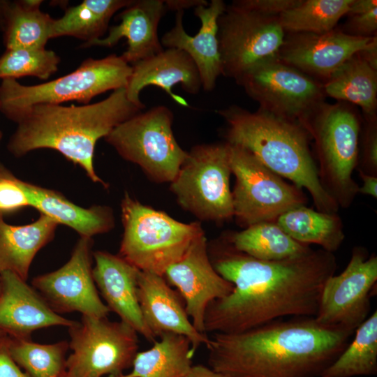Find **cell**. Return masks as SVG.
Wrapping results in <instances>:
<instances>
[{
	"label": "cell",
	"instance_id": "603a6c76",
	"mask_svg": "<svg viewBox=\"0 0 377 377\" xmlns=\"http://www.w3.org/2000/svg\"><path fill=\"white\" fill-rule=\"evenodd\" d=\"M165 11L163 0H133L118 15L119 24L110 27L105 37L82 48L112 47L126 38L127 49L121 56L128 64L133 65L149 58L163 50L158 27Z\"/></svg>",
	"mask_w": 377,
	"mask_h": 377
},
{
	"label": "cell",
	"instance_id": "2e32d148",
	"mask_svg": "<svg viewBox=\"0 0 377 377\" xmlns=\"http://www.w3.org/2000/svg\"><path fill=\"white\" fill-rule=\"evenodd\" d=\"M163 277L169 285L177 288L192 324L203 334H207L204 320L209 304L228 295L234 288L214 269L205 234L198 237L185 255L165 271Z\"/></svg>",
	"mask_w": 377,
	"mask_h": 377
},
{
	"label": "cell",
	"instance_id": "ab89813d",
	"mask_svg": "<svg viewBox=\"0 0 377 377\" xmlns=\"http://www.w3.org/2000/svg\"><path fill=\"white\" fill-rule=\"evenodd\" d=\"M7 339L8 336L0 341V377H29L12 359Z\"/></svg>",
	"mask_w": 377,
	"mask_h": 377
},
{
	"label": "cell",
	"instance_id": "60d3db41",
	"mask_svg": "<svg viewBox=\"0 0 377 377\" xmlns=\"http://www.w3.org/2000/svg\"><path fill=\"white\" fill-rule=\"evenodd\" d=\"M360 57L372 68L377 71V37L373 36L369 42L358 52Z\"/></svg>",
	"mask_w": 377,
	"mask_h": 377
},
{
	"label": "cell",
	"instance_id": "8fae6325",
	"mask_svg": "<svg viewBox=\"0 0 377 377\" xmlns=\"http://www.w3.org/2000/svg\"><path fill=\"white\" fill-rule=\"evenodd\" d=\"M285 38L279 16L259 13L233 1L218 19L222 75L237 82L257 64L279 58Z\"/></svg>",
	"mask_w": 377,
	"mask_h": 377
},
{
	"label": "cell",
	"instance_id": "d4e9b609",
	"mask_svg": "<svg viewBox=\"0 0 377 377\" xmlns=\"http://www.w3.org/2000/svg\"><path fill=\"white\" fill-rule=\"evenodd\" d=\"M0 213V272L9 271L27 281L36 253L51 242L58 223L40 214L33 223L14 226Z\"/></svg>",
	"mask_w": 377,
	"mask_h": 377
},
{
	"label": "cell",
	"instance_id": "52a82bcc",
	"mask_svg": "<svg viewBox=\"0 0 377 377\" xmlns=\"http://www.w3.org/2000/svg\"><path fill=\"white\" fill-rule=\"evenodd\" d=\"M306 129L315 142L322 186L339 207H350L359 190L353 177L360 156L358 116L345 105L323 103L309 118Z\"/></svg>",
	"mask_w": 377,
	"mask_h": 377
},
{
	"label": "cell",
	"instance_id": "9a60e30c",
	"mask_svg": "<svg viewBox=\"0 0 377 377\" xmlns=\"http://www.w3.org/2000/svg\"><path fill=\"white\" fill-rule=\"evenodd\" d=\"M92 244V238L80 237L65 265L32 280L33 288L57 313L77 311L82 316L107 318L110 312L93 279Z\"/></svg>",
	"mask_w": 377,
	"mask_h": 377
},
{
	"label": "cell",
	"instance_id": "8d00e7d4",
	"mask_svg": "<svg viewBox=\"0 0 377 377\" xmlns=\"http://www.w3.org/2000/svg\"><path fill=\"white\" fill-rule=\"evenodd\" d=\"M346 15V34L364 38L374 36L377 30L376 0H353Z\"/></svg>",
	"mask_w": 377,
	"mask_h": 377
},
{
	"label": "cell",
	"instance_id": "f6af8a7d",
	"mask_svg": "<svg viewBox=\"0 0 377 377\" xmlns=\"http://www.w3.org/2000/svg\"><path fill=\"white\" fill-rule=\"evenodd\" d=\"M8 0H0V31H2L4 25L5 13Z\"/></svg>",
	"mask_w": 377,
	"mask_h": 377
},
{
	"label": "cell",
	"instance_id": "30bf717a",
	"mask_svg": "<svg viewBox=\"0 0 377 377\" xmlns=\"http://www.w3.org/2000/svg\"><path fill=\"white\" fill-rule=\"evenodd\" d=\"M226 143L235 177L232 191L233 217L239 226L246 228L275 221L286 211L306 205L307 198L302 188L286 182L248 150Z\"/></svg>",
	"mask_w": 377,
	"mask_h": 377
},
{
	"label": "cell",
	"instance_id": "8992f818",
	"mask_svg": "<svg viewBox=\"0 0 377 377\" xmlns=\"http://www.w3.org/2000/svg\"><path fill=\"white\" fill-rule=\"evenodd\" d=\"M124 233L119 255L140 271L163 276L205 232L142 204L126 192L121 202Z\"/></svg>",
	"mask_w": 377,
	"mask_h": 377
},
{
	"label": "cell",
	"instance_id": "5bb4252c",
	"mask_svg": "<svg viewBox=\"0 0 377 377\" xmlns=\"http://www.w3.org/2000/svg\"><path fill=\"white\" fill-rule=\"evenodd\" d=\"M377 281V256L356 246L339 274L323 286L315 320L320 324L355 332L369 316L371 292Z\"/></svg>",
	"mask_w": 377,
	"mask_h": 377
},
{
	"label": "cell",
	"instance_id": "44dd1931",
	"mask_svg": "<svg viewBox=\"0 0 377 377\" xmlns=\"http://www.w3.org/2000/svg\"><path fill=\"white\" fill-rule=\"evenodd\" d=\"M92 275L106 306L117 313L121 320L150 342L156 338L147 328L140 311L138 297L139 269L119 254L96 251Z\"/></svg>",
	"mask_w": 377,
	"mask_h": 377
},
{
	"label": "cell",
	"instance_id": "ac0fdd59",
	"mask_svg": "<svg viewBox=\"0 0 377 377\" xmlns=\"http://www.w3.org/2000/svg\"><path fill=\"white\" fill-rule=\"evenodd\" d=\"M226 7L222 0H212L207 5L194 8V15L200 20L198 32L191 36L183 25L184 11L176 12L174 27L161 39L163 47L184 51L194 61L202 83L207 91L216 86L222 75V66L218 40V19Z\"/></svg>",
	"mask_w": 377,
	"mask_h": 377
},
{
	"label": "cell",
	"instance_id": "83f0119b",
	"mask_svg": "<svg viewBox=\"0 0 377 377\" xmlns=\"http://www.w3.org/2000/svg\"><path fill=\"white\" fill-rule=\"evenodd\" d=\"M275 223L294 240L306 245H319L333 253L345 237L343 223L337 214L316 211L305 205L286 211Z\"/></svg>",
	"mask_w": 377,
	"mask_h": 377
},
{
	"label": "cell",
	"instance_id": "277c9868",
	"mask_svg": "<svg viewBox=\"0 0 377 377\" xmlns=\"http://www.w3.org/2000/svg\"><path fill=\"white\" fill-rule=\"evenodd\" d=\"M217 112L227 124L226 142L248 150L273 172L305 188L318 211L337 214L338 204L320 183L305 127L261 109L251 112L231 105Z\"/></svg>",
	"mask_w": 377,
	"mask_h": 377
},
{
	"label": "cell",
	"instance_id": "681fc988",
	"mask_svg": "<svg viewBox=\"0 0 377 377\" xmlns=\"http://www.w3.org/2000/svg\"><path fill=\"white\" fill-rule=\"evenodd\" d=\"M0 293H1V272H0Z\"/></svg>",
	"mask_w": 377,
	"mask_h": 377
},
{
	"label": "cell",
	"instance_id": "3957f363",
	"mask_svg": "<svg viewBox=\"0 0 377 377\" xmlns=\"http://www.w3.org/2000/svg\"><path fill=\"white\" fill-rule=\"evenodd\" d=\"M142 110L128 99L125 88L114 90L106 98L94 103L35 105L19 118L7 149L15 157L40 149L56 150L82 168L93 182L107 188L108 184L94 168L96 145Z\"/></svg>",
	"mask_w": 377,
	"mask_h": 377
},
{
	"label": "cell",
	"instance_id": "4dcf8cb0",
	"mask_svg": "<svg viewBox=\"0 0 377 377\" xmlns=\"http://www.w3.org/2000/svg\"><path fill=\"white\" fill-rule=\"evenodd\" d=\"M224 239L235 249L263 260H279L303 254L311 248L287 235L275 221L258 223Z\"/></svg>",
	"mask_w": 377,
	"mask_h": 377
},
{
	"label": "cell",
	"instance_id": "1f68e13d",
	"mask_svg": "<svg viewBox=\"0 0 377 377\" xmlns=\"http://www.w3.org/2000/svg\"><path fill=\"white\" fill-rule=\"evenodd\" d=\"M353 340L320 377H354L377 373V311L355 330Z\"/></svg>",
	"mask_w": 377,
	"mask_h": 377
},
{
	"label": "cell",
	"instance_id": "cb8c5ba5",
	"mask_svg": "<svg viewBox=\"0 0 377 377\" xmlns=\"http://www.w3.org/2000/svg\"><path fill=\"white\" fill-rule=\"evenodd\" d=\"M30 207L36 208L58 224L75 230L80 237L109 232L114 227L112 209L106 205L84 208L72 202L61 193L26 182Z\"/></svg>",
	"mask_w": 377,
	"mask_h": 377
},
{
	"label": "cell",
	"instance_id": "e575fe53",
	"mask_svg": "<svg viewBox=\"0 0 377 377\" xmlns=\"http://www.w3.org/2000/svg\"><path fill=\"white\" fill-rule=\"evenodd\" d=\"M60 57L52 50H6L0 57V80L35 77L46 80L58 70Z\"/></svg>",
	"mask_w": 377,
	"mask_h": 377
},
{
	"label": "cell",
	"instance_id": "d6a6232c",
	"mask_svg": "<svg viewBox=\"0 0 377 377\" xmlns=\"http://www.w3.org/2000/svg\"><path fill=\"white\" fill-rule=\"evenodd\" d=\"M353 0H300L279 16L283 30L289 34H324L334 29L348 13Z\"/></svg>",
	"mask_w": 377,
	"mask_h": 377
},
{
	"label": "cell",
	"instance_id": "e0dca14e",
	"mask_svg": "<svg viewBox=\"0 0 377 377\" xmlns=\"http://www.w3.org/2000/svg\"><path fill=\"white\" fill-rule=\"evenodd\" d=\"M371 38L355 36L335 29L324 34H289L279 59L311 77L327 80Z\"/></svg>",
	"mask_w": 377,
	"mask_h": 377
},
{
	"label": "cell",
	"instance_id": "d590c367",
	"mask_svg": "<svg viewBox=\"0 0 377 377\" xmlns=\"http://www.w3.org/2000/svg\"><path fill=\"white\" fill-rule=\"evenodd\" d=\"M30 207L26 182L0 162V213L13 214Z\"/></svg>",
	"mask_w": 377,
	"mask_h": 377
},
{
	"label": "cell",
	"instance_id": "ba28073f",
	"mask_svg": "<svg viewBox=\"0 0 377 377\" xmlns=\"http://www.w3.org/2000/svg\"><path fill=\"white\" fill-rule=\"evenodd\" d=\"M173 114L165 105L140 112L105 138L124 160L140 166L156 183H170L187 156L172 131Z\"/></svg>",
	"mask_w": 377,
	"mask_h": 377
},
{
	"label": "cell",
	"instance_id": "7402d4cb",
	"mask_svg": "<svg viewBox=\"0 0 377 377\" xmlns=\"http://www.w3.org/2000/svg\"><path fill=\"white\" fill-rule=\"evenodd\" d=\"M132 73L125 88L128 99L145 108L140 101L141 91L148 86H155L165 91L179 104L188 106L186 101L174 94L172 89L180 84L188 94H196L202 87L198 68L187 53L176 48L163 49L159 53L133 65Z\"/></svg>",
	"mask_w": 377,
	"mask_h": 377
},
{
	"label": "cell",
	"instance_id": "5b68a950",
	"mask_svg": "<svg viewBox=\"0 0 377 377\" xmlns=\"http://www.w3.org/2000/svg\"><path fill=\"white\" fill-rule=\"evenodd\" d=\"M131 73V65L121 55L112 54L101 59L88 58L71 73L38 84L24 85L16 80H3L0 112L17 123L35 105H61L68 101L89 104L98 95L126 88Z\"/></svg>",
	"mask_w": 377,
	"mask_h": 377
},
{
	"label": "cell",
	"instance_id": "d6986e66",
	"mask_svg": "<svg viewBox=\"0 0 377 377\" xmlns=\"http://www.w3.org/2000/svg\"><path fill=\"white\" fill-rule=\"evenodd\" d=\"M179 295L163 276L139 271L138 302L147 328L156 338L165 333L186 337L195 353L201 345H208L209 337L195 328Z\"/></svg>",
	"mask_w": 377,
	"mask_h": 377
},
{
	"label": "cell",
	"instance_id": "74e56055",
	"mask_svg": "<svg viewBox=\"0 0 377 377\" xmlns=\"http://www.w3.org/2000/svg\"><path fill=\"white\" fill-rule=\"evenodd\" d=\"M362 134V153L358 170L377 176V124L376 119H366Z\"/></svg>",
	"mask_w": 377,
	"mask_h": 377
},
{
	"label": "cell",
	"instance_id": "ffe728a7",
	"mask_svg": "<svg viewBox=\"0 0 377 377\" xmlns=\"http://www.w3.org/2000/svg\"><path fill=\"white\" fill-rule=\"evenodd\" d=\"M74 322L54 312L25 280L9 271L1 272L0 330L8 337L30 339L35 330L68 327Z\"/></svg>",
	"mask_w": 377,
	"mask_h": 377
},
{
	"label": "cell",
	"instance_id": "4316f807",
	"mask_svg": "<svg viewBox=\"0 0 377 377\" xmlns=\"http://www.w3.org/2000/svg\"><path fill=\"white\" fill-rule=\"evenodd\" d=\"M149 349L138 352L132 370L121 377H184L192 367L195 353L184 336L165 333Z\"/></svg>",
	"mask_w": 377,
	"mask_h": 377
},
{
	"label": "cell",
	"instance_id": "484cf974",
	"mask_svg": "<svg viewBox=\"0 0 377 377\" xmlns=\"http://www.w3.org/2000/svg\"><path fill=\"white\" fill-rule=\"evenodd\" d=\"M325 95L359 105L367 120L376 118L377 71L355 53L323 84Z\"/></svg>",
	"mask_w": 377,
	"mask_h": 377
},
{
	"label": "cell",
	"instance_id": "f546056e",
	"mask_svg": "<svg viewBox=\"0 0 377 377\" xmlns=\"http://www.w3.org/2000/svg\"><path fill=\"white\" fill-rule=\"evenodd\" d=\"M43 2L8 0L2 30L6 50L45 48L54 18L40 10Z\"/></svg>",
	"mask_w": 377,
	"mask_h": 377
},
{
	"label": "cell",
	"instance_id": "b9f144b4",
	"mask_svg": "<svg viewBox=\"0 0 377 377\" xmlns=\"http://www.w3.org/2000/svg\"><path fill=\"white\" fill-rule=\"evenodd\" d=\"M362 185L359 186L358 193L368 195L374 198H377V176L369 175L358 170Z\"/></svg>",
	"mask_w": 377,
	"mask_h": 377
},
{
	"label": "cell",
	"instance_id": "4fadbf2b",
	"mask_svg": "<svg viewBox=\"0 0 377 377\" xmlns=\"http://www.w3.org/2000/svg\"><path fill=\"white\" fill-rule=\"evenodd\" d=\"M237 83L260 103V109L306 128L325 96L322 84L279 58L253 66Z\"/></svg>",
	"mask_w": 377,
	"mask_h": 377
},
{
	"label": "cell",
	"instance_id": "6da1fadb",
	"mask_svg": "<svg viewBox=\"0 0 377 377\" xmlns=\"http://www.w3.org/2000/svg\"><path fill=\"white\" fill-rule=\"evenodd\" d=\"M211 262L233 284L205 312V332H242L284 317H314L326 281L335 274L333 253L313 250L279 260H263L237 251L225 239Z\"/></svg>",
	"mask_w": 377,
	"mask_h": 377
},
{
	"label": "cell",
	"instance_id": "bcb514c9",
	"mask_svg": "<svg viewBox=\"0 0 377 377\" xmlns=\"http://www.w3.org/2000/svg\"><path fill=\"white\" fill-rule=\"evenodd\" d=\"M8 335L3 332V331L0 330V341L3 339L5 337H6Z\"/></svg>",
	"mask_w": 377,
	"mask_h": 377
},
{
	"label": "cell",
	"instance_id": "7c38bea8",
	"mask_svg": "<svg viewBox=\"0 0 377 377\" xmlns=\"http://www.w3.org/2000/svg\"><path fill=\"white\" fill-rule=\"evenodd\" d=\"M68 330L66 371L73 377H119L138 352L137 332L121 320L82 316Z\"/></svg>",
	"mask_w": 377,
	"mask_h": 377
},
{
	"label": "cell",
	"instance_id": "f1b7e54d",
	"mask_svg": "<svg viewBox=\"0 0 377 377\" xmlns=\"http://www.w3.org/2000/svg\"><path fill=\"white\" fill-rule=\"evenodd\" d=\"M133 0H84L80 3L65 10L62 17L54 19L51 38L71 36L85 45L102 38L109 29L112 17L124 9Z\"/></svg>",
	"mask_w": 377,
	"mask_h": 377
},
{
	"label": "cell",
	"instance_id": "7a4b0ae2",
	"mask_svg": "<svg viewBox=\"0 0 377 377\" xmlns=\"http://www.w3.org/2000/svg\"><path fill=\"white\" fill-rule=\"evenodd\" d=\"M353 334L314 317L276 320L239 333H214L208 364L228 377H320Z\"/></svg>",
	"mask_w": 377,
	"mask_h": 377
},
{
	"label": "cell",
	"instance_id": "7bdbcfd3",
	"mask_svg": "<svg viewBox=\"0 0 377 377\" xmlns=\"http://www.w3.org/2000/svg\"><path fill=\"white\" fill-rule=\"evenodd\" d=\"M167 10L175 11L184 10L188 8H195L200 5H207L208 2L205 0H165L164 1Z\"/></svg>",
	"mask_w": 377,
	"mask_h": 377
},
{
	"label": "cell",
	"instance_id": "9c48e42d",
	"mask_svg": "<svg viewBox=\"0 0 377 377\" xmlns=\"http://www.w3.org/2000/svg\"><path fill=\"white\" fill-rule=\"evenodd\" d=\"M228 144H200L188 152L170 190L178 204L200 220L223 223L233 218Z\"/></svg>",
	"mask_w": 377,
	"mask_h": 377
},
{
	"label": "cell",
	"instance_id": "f907efd6",
	"mask_svg": "<svg viewBox=\"0 0 377 377\" xmlns=\"http://www.w3.org/2000/svg\"><path fill=\"white\" fill-rule=\"evenodd\" d=\"M121 376H122V375H121ZM121 376H119V377H121Z\"/></svg>",
	"mask_w": 377,
	"mask_h": 377
},
{
	"label": "cell",
	"instance_id": "836d02e7",
	"mask_svg": "<svg viewBox=\"0 0 377 377\" xmlns=\"http://www.w3.org/2000/svg\"><path fill=\"white\" fill-rule=\"evenodd\" d=\"M7 346L12 359L29 377H57L66 371V341L40 344L8 336Z\"/></svg>",
	"mask_w": 377,
	"mask_h": 377
},
{
	"label": "cell",
	"instance_id": "ee69618b",
	"mask_svg": "<svg viewBox=\"0 0 377 377\" xmlns=\"http://www.w3.org/2000/svg\"><path fill=\"white\" fill-rule=\"evenodd\" d=\"M184 377H228L216 372L209 367L202 364L192 365L190 370Z\"/></svg>",
	"mask_w": 377,
	"mask_h": 377
},
{
	"label": "cell",
	"instance_id": "c3c4849f",
	"mask_svg": "<svg viewBox=\"0 0 377 377\" xmlns=\"http://www.w3.org/2000/svg\"><path fill=\"white\" fill-rule=\"evenodd\" d=\"M2 138H3V132L0 131V142L2 140Z\"/></svg>",
	"mask_w": 377,
	"mask_h": 377
},
{
	"label": "cell",
	"instance_id": "7dc6e473",
	"mask_svg": "<svg viewBox=\"0 0 377 377\" xmlns=\"http://www.w3.org/2000/svg\"><path fill=\"white\" fill-rule=\"evenodd\" d=\"M57 377H73L71 375H70L67 371L64 372V374H61L60 376Z\"/></svg>",
	"mask_w": 377,
	"mask_h": 377
},
{
	"label": "cell",
	"instance_id": "f35d334b",
	"mask_svg": "<svg viewBox=\"0 0 377 377\" xmlns=\"http://www.w3.org/2000/svg\"><path fill=\"white\" fill-rule=\"evenodd\" d=\"M241 3L259 13L279 16L299 3L300 0H239Z\"/></svg>",
	"mask_w": 377,
	"mask_h": 377
}]
</instances>
